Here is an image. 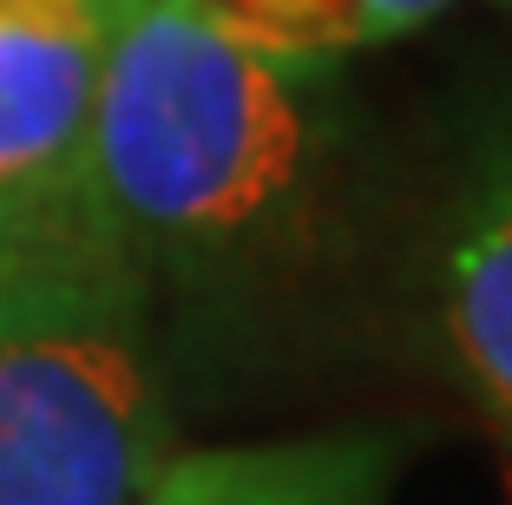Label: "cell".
<instances>
[{"instance_id":"1","label":"cell","mask_w":512,"mask_h":505,"mask_svg":"<svg viewBox=\"0 0 512 505\" xmlns=\"http://www.w3.org/2000/svg\"><path fill=\"white\" fill-rule=\"evenodd\" d=\"M92 197L138 256H243L316 184L302 73L243 53L197 0H106L92 86Z\"/></svg>"},{"instance_id":"4","label":"cell","mask_w":512,"mask_h":505,"mask_svg":"<svg viewBox=\"0 0 512 505\" xmlns=\"http://www.w3.org/2000/svg\"><path fill=\"white\" fill-rule=\"evenodd\" d=\"M440 322L467 387L512 440V125L473 171L440 256Z\"/></svg>"},{"instance_id":"5","label":"cell","mask_w":512,"mask_h":505,"mask_svg":"<svg viewBox=\"0 0 512 505\" xmlns=\"http://www.w3.org/2000/svg\"><path fill=\"white\" fill-rule=\"evenodd\" d=\"M388 473L394 440L381 433L204 446V453H171L145 505H381Z\"/></svg>"},{"instance_id":"6","label":"cell","mask_w":512,"mask_h":505,"mask_svg":"<svg viewBox=\"0 0 512 505\" xmlns=\"http://www.w3.org/2000/svg\"><path fill=\"white\" fill-rule=\"evenodd\" d=\"M447 7L460 0H197V14L217 33H230L243 53L283 66V73H309V66L388 46L440 20ZM486 7L512 14V0H486Z\"/></svg>"},{"instance_id":"3","label":"cell","mask_w":512,"mask_h":505,"mask_svg":"<svg viewBox=\"0 0 512 505\" xmlns=\"http://www.w3.org/2000/svg\"><path fill=\"white\" fill-rule=\"evenodd\" d=\"M106 0H0V197L92 191Z\"/></svg>"},{"instance_id":"2","label":"cell","mask_w":512,"mask_h":505,"mask_svg":"<svg viewBox=\"0 0 512 505\" xmlns=\"http://www.w3.org/2000/svg\"><path fill=\"white\" fill-rule=\"evenodd\" d=\"M165 460L145 256L92 191L0 197V505H145Z\"/></svg>"}]
</instances>
